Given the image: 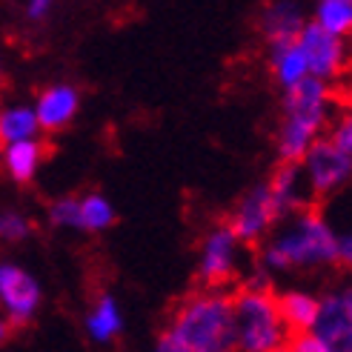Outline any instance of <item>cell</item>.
I'll return each instance as SVG.
<instances>
[{
  "label": "cell",
  "instance_id": "1",
  "mask_svg": "<svg viewBox=\"0 0 352 352\" xmlns=\"http://www.w3.org/2000/svg\"><path fill=\"white\" fill-rule=\"evenodd\" d=\"M336 250L338 230L321 209L309 206L275 226L272 235L258 246L255 263L275 280V275L321 272L336 267Z\"/></svg>",
  "mask_w": 352,
  "mask_h": 352
},
{
  "label": "cell",
  "instance_id": "2",
  "mask_svg": "<svg viewBox=\"0 0 352 352\" xmlns=\"http://www.w3.org/2000/svg\"><path fill=\"white\" fill-rule=\"evenodd\" d=\"M338 89L321 80H304L280 95V118L275 129L278 164H301L315 140H321L338 109Z\"/></svg>",
  "mask_w": 352,
  "mask_h": 352
},
{
  "label": "cell",
  "instance_id": "3",
  "mask_svg": "<svg viewBox=\"0 0 352 352\" xmlns=\"http://www.w3.org/2000/svg\"><path fill=\"white\" fill-rule=\"evenodd\" d=\"M166 336L184 352H235L232 292L195 289L169 315Z\"/></svg>",
  "mask_w": 352,
  "mask_h": 352
},
{
  "label": "cell",
  "instance_id": "4",
  "mask_svg": "<svg viewBox=\"0 0 352 352\" xmlns=\"http://www.w3.org/2000/svg\"><path fill=\"white\" fill-rule=\"evenodd\" d=\"M232 321L235 352H284L289 341L272 289L238 287L232 292Z\"/></svg>",
  "mask_w": 352,
  "mask_h": 352
},
{
  "label": "cell",
  "instance_id": "5",
  "mask_svg": "<svg viewBox=\"0 0 352 352\" xmlns=\"http://www.w3.org/2000/svg\"><path fill=\"white\" fill-rule=\"evenodd\" d=\"M246 270L243 261V243L230 232L226 223L209 226L201 250H198V263H195V275L201 280L204 289H226L235 280H241Z\"/></svg>",
  "mask_w": 352,
  "mask_h": 352
},
{
  "label": "cell",
  "instance_id": "6",
  "mask_svg": "<svg viewBox=\"0 0 352 352\" xmlns=\"http://www.w3.org/2000/svg\"><path fill=\"white\" fill-rule=\"evenodd\" d=\"M280 221L284 218H280V209L272 198L267 181H258L232 204L230 215H226L223 223L230 226V232L243 246H261L272 235V230Z\"/></svg>",
  "mask_w": 352,
  "mask_h": 352
},
{
  "label": "cell",
  "instance_id": "7",
  "mask_svg": "<svg viewBox=\"0 0 352 352\" xmlns=\"http://www.w3.org/2000/svg\"><path fill=\"white\" fill-rule=\"evenodd\" d=\"M298 49L307 60V72L309 80H321L327 86H336L346 80L352 72V46L349 41L332 38V34L321 32L315 23L307 21V26L298 34Z\"/></svg>",
  "mask_w": 352,
  "mask_h": 352
},
{
  "label": "cell",
  "instance_id": "8",
  "mask_svg": "<svg viewBox=\"0 0 352 352\" xmlns=\"http://www.w3.org/2000/svg\"><path fill=\"white\" fill-rule=\"evenodd\" d=\"M298 166H301L312 201L332 198L346 186H352V157L344 155L327 135L315 140Z\"/></svg>",
  "mask_w": 352,
  "mask_h": 352
},
{
  "label": "cell",
  "instance_id": "9",
  "mask_svg": "<svg viewBox=\"0 0 352 352\" xmlns=\"http://www.w3.org/2000/svg\"><path fill=\"white\" fill-rule=\"evenodd\" d=\"M321 295V312L312 332L324 352H352V278L336 280Z\"/></svg>",
  "mask_w": 352,
  "mask_h": 352
},
{
  "label": "cell",
  "instance_id": "10",
  "mask_svg": "<svg viewBox=\"0 0 352 352\" xmlns=\"http://www.w3.org/2000/svg\"><path fill=\"white\" fill-rule=\"evenodd\" d=\"M43 304V287L29 270L0 263V307L9 327H26Z\"/></svg>",
  "mask_w": 352,
  "mask_h": 352
},
{
  "label": "cell",
  "instance_id": "11",
  "mask_svg": "<svg viewBox=\"0 0 352 352\" xmlns=\"http://www.w3.org/2000/svg\"><path fill=\"white\" fill-rule=\"evenodd\" d=\"M41 132H63L80 112V89L72 83H49L32 103Z\"/></svg>",
  "mask_w": 352,
  "mask_h": 352
},
{
  "label": "cell",
  "instance_id": "12",
  "mask_svg": "<svg viewBox=\"0 0 352 352\" xmlns=\"http://www.w3.org/2000/svg\"><path fill=\"white\" fill-rule=\"evenodd\" d=\"M309 14L301 3L295 0H275L267 3L258 14V32L267 46H280V43H292L298 41V34L307 26Z\"/></svg>",
  "mask_w": 352,
  "mask_h": 352
},
{
  "label": "cell",
  "instance_id": "13",
  "mask_svg": "<svg viewBox=\"0 0 352 352\" xmlns=\"http://www.w3.org/2000/svg\"><path fill=\"white\" fill-rule=\"evenodd\" d=\"M267 186H270L284 221L312 206V195H309L307 181H304L298 164H278V169L267 178Z\"/></svg>",
  "mask_w": 352,
  "mask_h": 352
},
{
  "label": "cell",
  "instance_id": "14",
  "mask_svg": "<svg viewBox=\"0 0 352 352\" xmlns=\"http://www.w3.org/2000/svg\"><path fill=\"white\" fill-rule=\"evenodd\" d=\"M275 301H278L280 321L289 329V336H295V332H312L315 321H318V312H321L318 292L304 289V287H289L284 292H275Z\"/></svg>",
  "mask_w": 352,
  "mask_h": 352
},
{
  "label": "cell",
  "instance_id": "15",
  "mask_svg": "<svg viewBox=\"0 0 352 352\" xmlns=\"http://www.w3.org/2000/svg\"><path fill=\"white\" fill-rule=\"evenodd\" d=\"M83 327H86V336H89V341H95V344H112L123 332V327H126L120 301L112 292H100L92 301L89 312H86Z\"/></svg>",
  "mask_w": 352,
  "mask_h": 352
},
{
  "label": "cell",
  "instance_id": "16",
  "mask_svg": "<svg viewBox=\"0 0 352 352\" xmlns=\"http://www.w3.org/2000/svg\"><path fill=\"white\" fill-rule=\"evenodd\" d=\"M267 66L272 72V80L280 86V92H289L295 86H301L304 80H309L307 60L301 55V49H298V41L267 46Z\"/></svg>",
  "mask_w": 352,
  "mask_h": 352
},
{
  "label": "cell",
  "instance_id": "17",
  "mask_svg": "<svg viewBox=\"0 0 352 352\" xmlns=\"http://www.w3.org/2000/svg\"><path fill=\"white\" fill-rule=\"evenodd\" d=\"M46 157V149L38 140H23V144H9L0 149V164H3V172L14 184H32L38 178V169Z\"/></svg>",
  "mask_w": 352,
  "mask_h": 352
},
{
  "label": "cell",
  "instance_id": "18",
  "mask_svg": "<svg viewBox=\"0 0 352 352\" xmlns=\"http://www.w3.org/2000/svg\"><path fill=\"white\" fill-rule=\"evenodd\" d=\"M41 126L32 103H0V146L38 140Z\"/></svg>",
  "mask_w": 352,
  "mask_h": 352
},
{
  "label": "cell",
  "instance_id": "19",
  "mask_svg": "<svg viewBox=\"0 0 352 352\" xmlns=\"http://www.w3.org/2000/svg\"><path fill=\"white\" fill-rule=\"evenodd\" d=\"M309 23H315L321 32L332 38L349 41L352 38V0H318L312 6Z\"/></svg>",
  "mask_w": 352,
  "mask_h": 352
},
{
  "label": "cell",
  "instance_id": "20",
  "mask_svg": "<svg viewBox=\"0 0 352 352\" xmlns=\"http://www.w3.org/2000/svg\"><path fill=\"white\" fill-rule=\"evenodd\" d=\"M78 201H80V232H89V235L107 232L118 221L112 201L107 195H100V192H86Z\"/></svg>",
  "mask_w": 352,
  "mask_h": 352
},
{
  "label": "cell",
  "instance_id": "21",
  "mask_svg": "<svg viewBox=\"0 0 352 352\" xmlns=\"http://www.w3.org/2000/svg\"><path fill=\"white\" fill-rule=\"evenodd\" d=\"M327 138L344 155L352 157V92H346L344 100H338V109H336V118H332L329 129H327Z\"/></svg>",
  "mask_w": 352,
  "mask_h": 352
},
{
  "label": "cell",
  "instance_id": "22",
  "mask_svg": "<svg viewBox=\"0 0 352 352\" xmlns=\"http://www.w3.org/2000/svg\"><path fill=\"white\" fill-rule=\"evenodd\" d=\"M46 218L55 230H78L80 232V201L75 195H63L58 201H52Z\"/></svg>",
  "mask_w": 352,
  "mask_h": 352
},
{
  "label": "cell",
  "instance_id": "23",
  "mask_svg": "<svg viewBox=\"0 0 352 352\" xmlns=\"http://www.w3.org/2000/svg\"><path fill=\"white\" fill-rule=\"evenodd\" d=\"M32 232V223L26 215L14 212V209H6V212H0V238L9 241V243H21L26 241Z\"/></svg>",
  "mask_w": 352,
  "mask_h": 352
},
{
  "label": "cell",
  "instance_id": "24",
  "mask_svg": "<svg viewBox=\"0 0 352 352\" xmlns=\"http://www.w3.org/2000/svg\"><path fill=\"white\" fill-rule=\"evenodd\" d=\"M284 352H324V346L315 338V332H295V336H289Z\"/></svg>",
  "mask_w": 352,
  "mask_h": 352
},
{
  "label": "cell",
  "instance_id": "25",
  "mask_svg": "<svg viewBox=\"0 0 352 352\" xmlns=\"http://www.w3.org/2000/svg\"><path fill=\"white\" fill-rule=\"evenodd\" d=\"M336 263L344 267L352 275V230L338 232V250H336Z\"/></svg>",
  "mask_w": 352,
  "mask_h": 352
},
{
  "label": "cell",
  "instance_id": "26",
  "mask_svg": "<svg viewBox=\"0 0 352 352\" xmlns=\"http://www.w3.org/2000/svg\"><path fill=\"white\" fill-rule=\"evenodd\" d=\"M26 21H32V23H43L46 17L52 14V3L49 0H32V3H26Z\"/></svg>",
  "mask_w": 352,
  "mask_h": 352
},
{
  "label": "cell",
  "instance_id": "27",
  "mask_svg": "<svg viewBox=\"0 0 352 352\" xmlns=\"http://www.w3.org/2000/svg\"><path fill=\"white\" fill-rule=\"evenodd\" d=\"M149 352H184L178 344H175L169 336H166V332H161V336H157V341L152 344V349Z\"/></svg>",
  "mask_w": 352,
  "mask_h": 352
},
{
  "label": "cell",
  "instance_id": "28",
  "mask_svg": "<svg viewBox=\"0 0 352 352\" xmlns=\"http://www.w3.org/2000/svg\"><path fill=\"white\" fill-rule=\"evenodd\" d=\"M9 336H12V327H9V321L3 318V312H0V346L9 341Z\"/></svg>",
  "mask_w": 352,
  "mask_h": 352
},
{
  "label": "cell",
  "instance_id": "29",
  "mask_svg": "<svg viewBox=\"0 0 352 352\" xmlns=\"http://www.w3.org/2000/svg\"><path fill=\"white\" fill-rule=\"evenodd\" d=\"M0 86H3V60H0Z\"/></svg>",
  "mask_w": 352,
  "mask_h": 352
},
{
  "label": "cell",
  "instance_id": "30",
  "mask_svg": "<svg viewBox=\"0 0 352 352\" xmlns=\"http://www.w3.org/2000/svg\"><path fill=\"white\" fill-rule=\"evenodd\" d=\"M349 46H352V38H349Z\"/></svg>",
  "mask_w": 352,
  "mask_h": 352
}]
</instances>
